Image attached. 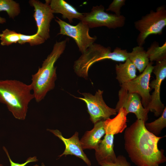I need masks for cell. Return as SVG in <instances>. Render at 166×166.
Here are the masks:
<instances>
[{
	"mask_svg": "<svg viewBox=\"0 0 166 166\" xmlns=\"http://www.w3.org/2000/svg\"><path fill=\"white\" fill-rule=\"evenodd\" d=\"M145 122L137 119L126 128L124 135V148L132 161L137 166H159L166 161L164 150L158 146L165 137L155 136L146 128Z\"/></svg>",
	"mask_w": 166,
	"mask_h": 166,
	"instance_id": "6da1fadb",
	"label": "cell"
},
{
	"mask_svg": "<svg viewBox=\"0 0 166 166\" xmlns=\"http://www.w3.org/2000/svg\"><path fill=\"white\" fill-rule=\"evenodd\" d=\"M30 85L15 80H0V102L5 104L14 117L24 120L29 103L34 98Z\"/></svg>",
	"mask_w": 166,
	"mask_h": 166,
	"instance_id": "7a4b0ae2",
	"label": "cell"
},
{
	"mask_svg": "<svg viewBox=\"0 0 166 166\" xmlns=\"http://www.w3.org/2000/svg\"><path fill=\"white\" fill-rule=\"evenodd\" d=\"M68 39L56 42L53 49L43 61L41 67L32 76L30 84L34 98L39 102L42 101L47 93L53 89L57 79L56 67L54 65L65 50Z\"/></svg>",
	"mask_w": 166,
	"mask_h": 166,
	"instance_id": "3957f363",
	"label": "cell"
},
{
	"mask_svg": "<svg viewBox=\"0 0 166 166\" xmlns=\"http://www.w3.org/2000/svg\"><path fill=\"white\" fill-rule=\"evenodd\" d=\"M166 26V9L164 5L159 6L156 11L152 10L134 22L135 28L139 32L136 39L138 46H143L149 35H161Z\"/></svg>",
	"mask_w": 166,
	"mask_h": 166,
	"instance_id": "277c9868",
	"label": "cell"
},
{
	"mask_svg": "<svg viewBox=\"0 0 166 166\" xmlns=\"http://www.w3.org/2000/svg\"><path fill=\"white\" fill-rule=\"evenodd\" d=\"M125 19L123 15L117 16L105 12L104 6L101 5L93 6L89 12L83 13L80 20L89 28L105 26L109 29H115L123 27Z\"/></svg>",
	"mask_w": 166,
	"mask_h": 166,
	"instance_id": "5b68a950",
	"label": "cell"
},
{
	"mask_svg": "<svg viewBox=\"0 0 166 166\" xmlns=\"http://www.w3.org/2000/svg\"><path fill=\"white\" fill-rule=\"evenodd\" d=\"M55 21L60 28L58 34L69 37L75 41L79 50L81 53L92 45L96 41L97 37H91L89 34V28L85 23L80 21L77 25H72L56 17Z\"/></svg>",
	"mask_w": 166,
	"mask_h": 166,
	"instance_id": "8992f818",
	"label": "cell"
},
{
	"mask_svg": "<svg viewBox=\"0 0 166 166\" xmlns=\"http://www.w3.org/2000/svg\"><path fill=\"white\" fill-rule=\"evenodd\" d=\"M103 93V90L98 89L94 95L89 93H80L84 97H76L85 102L90 120L94 124L99 121L109 118L111 116L117 114L115 109L109 107L104 101Z\"/></svg>",
	"mask_w": 166,
	"mask_h": 166,
	"instance_id": "52a82bcc",
	"label": "cell"
},
{
	"mask_svg": "<svg viewBox=\"0 0 166 166\" xmlns=\"http://www.w3.org/2000/svg\"><path fill=\"white\" fill-rule=\"evenodd\" d=\"M150 62L142 73L132 80L120 85L129 93L138 94L141 97L143 107L147 109L151 100L150 81L154 66Z\"/></svg>",
	"mask_w": 166,
	"mask_h": 166,
	"instance_id": "ba28073f",
	"label": "cell"
},
{
	"mask_svg": "<svg viewBox=\"0 0 166 166\" xmlns=\"http://www.w3.org/2000/svg\"><path fill=\"white\" fill-rule=\"evenodd\" d=\"M156 78L150 83V87L154 91L151 95V100L147 109L153 112L156 117L162 114L165 106L160 97V87L162 83L166 77V59L156 62L153 71Z\"/></svg>",
	"mask_w": 166,
	"mask_h": 166,
	"instance_id": "9c48e42d",
	"label": "cell"
},
{
	"mask_svg": "<svg viewBox=\"0 0 166 166\" xmlns=\"http://www.w3.org/2000/svg\"><path fill=\"white\" fill-rule=\"evenodd\" d=\"M119 100L115 109L118 112L120 109H124L127 113H134L137 119L144 121L148 120V109L143 106L141 98L137 94L129 93L125 89L121 87L118 93Z\"/></svg>",
	"mask_w": 166,
	"mask_h": 166,
	"instance_id": "30bf717a",
	"label": "cell"
},
{
	"mask_svg": "<svg viewBox=\"0 0 166 166\" xmlns=\"http://www.w3.org/2000/svg\"><path fill=\"white\" fill-rule=\"evenodd\" d=\"M29 3L34 9L33 16L37 27L36 33L46 41L49 38L50 23L54 18L48 0L43 3L38 0H31Z\"/></svg>",
	"mask_w": 166,
	"mask_h": 166,
	"instance_id": "8fae6325",
	"label": "cell"
},
{
	"mask_svg": "<svg viewBox=\"0 0 166 166\" xmlns=\"http://www.w3.org/2000/svg\"><path fill=\"white\" fill-rule=\"evenodd\" d=\"M105 135L95 150V158L98 164L114 162L117 156L113 149L114 135L120 133L117 129L106 128Z\"/></svg>",
	"mask_w": 166,
	"mask_h": 166,
	"instance_id": "7c38bea8",
	"label": "cell"
},
{
	"mask_svg": "<svg viewBox=\"0 0 166 166\" xmlns=\"http://www.w3.org/2000/svg\"><path fill=\"white\" fill-rule=\"evenodd\" d=\"M47 130L53 133L55 136L61 140L65 146L63 152L58 156L69 155H74L81 159L88 166H90V161L84 153L78 137V132H76L74 134L69 138L64 137L61 133L57 129H47Z\"/></svg>",
	"mask_w": 166,
	"mask_h": 166,
	"instance_id": "4fadbf2b",
	"label": "cell"
},
{
	"mask_svg": "<svg viewBox=\"0 0 166 166\" xmlns=\"http://www.w3.org/2000/svg\"><path fill=\"white\" fill-rule=\"evenodd\" d=\"M94 124L93 128L87 131L80 140L83 150L96 149L101 138L105 134L104 120L99 121Z\"/></svg>",
	"mask_w": 166,
	"mask_h": 166,
	"instance_id": "5bb4252c",
	"label": "cell"
},
{
	"mask_svg": "<svg viewBox=\"0 0 166 166\" xmlns=\"http://www.w3.org/2000/svg\"><path fill=\"white\" fill-rule=\"evenodd\" d=\"M50 8L53 13H59L64 19H67L70 23L74 19L80 20L83 13L78 12L73 6L64 0H48Z\"/></svg>",
	"mask_w": 166,
	"mask_h": 166,
	"instance_id": "9a60e30c",
	"label": "cell"
},
{
	"mask_svg": "<svg viewBox=\"0 0 166 166\" xmlns=\"http://www.w3.org/2000/svg\"><path fill=\"white\" fill-rule=\"evenodd\" d=\"M115 70L116 78L120 85L132 80L137 76L136 69L128 59L124 63L116 64Z\"/></svg>",
	"mask_w": 166,
	"mask_h": 166,
	"instance_id": "2e32d148",
	"label": "cell"
},
{
	"mask_svg": "<svg viewBox=\"0 0 166 166\" xmlns=\"http://www.w3.org/2000/svg\"><path fill=\"white\" fill-rule=\"evenodd\" d=\"M128 59L133 64L140 73L142 72L149 64V59L143 46L134 47L128 53Z\"/></svg>",
	"mask_w": 166,
	"mask_h": 166,
	"instance_id": "e0dca14e",
	"label": "cell"
},
{
	"mask_svg": "<svg viewBox=\"0 0 166 166\" xmlns=\"http://www.w3.org/2000/svg\"><path fill=\"white\" fill-rule=\"evenodd\" d=\"M146 52L150 62H156L166 59V42L159 46L158 43L154 42L148 48Z\"/></svg>",
	"mask_w": 166,
	"mask_h": 166,
	"instance_id": "ac0fdd59",
	"label": "cell"
},
{
	"mask_svg": "<svg viewBox=\"0 0 166 166\" xmlns=\"http://www.w3.org/2000/svg\"><path fill=\"white\" fill-rule=\"evenodd\" d=\"M144 125L146 129L154 135L157 136L160 134L162 129L166 127V107L158 119L150 123H145Z\"/></svg>",
	"mask_w": 166,
	"mask_h": 166,
	"instance_id": "d6986e66",
	"label": "cell"
},
{
	"mask_svg": "<svg viewBox=\"0 0 166 166\" xmlns=\"http://www.w3.org/2000/svg\"><path fill=\"white\" fill-rule=\"evenodd\" d=\"M6 11L9 16L14 19L20 13L18 3L12 0H0V12Z\"/></svg>",
	"mask_w": 166,
	"mask_h": 166,
	"instance_id": "ffe728a7",
	"label": "cell"
},
{
	"mask_svg": "<svg viewBox=\"0 0 166 166\" xmlns=\"http://www.w3.org/2000/svg\"><path fill=\"white\" fill-rule=\"evenodd\" d=\"M0 37L2 45L8 46L18 43L20 38V33L7 29L2 31L0 34Z\"/></svg>",
	"mask_w": 166,
	"mask_h": 166,
	"instance_id": "44dd1931",
	"label": "cell"
},
{
	"mask_svg": "<svg viewBox=\"0 0 166 166\" xmlns=\"http://www.w3.org/2000/svg\"><path fill=\"white\" fill-rule=\"evenodd\" d=\"M20 38L18 43L20 44L29 43L31 46L41 44L45 40L36 33L32 35H27L20 33Z\"/></svg>",
	"mask_w": 166,
	"mask_h": 166,
	"instance_id": "7402d4cb",
	"label": "cell"
},
{
	"mask_svg": "<svg viewBox=\"0 0 166 166\" xmlns=\"http://www.w3.org/2000/svg\"><path fill=\"white\" fill-rule=\"evenodd\" d=\"M128 53L126 49L117 47L112 52L111 60L118 62L125 61L128 59Z\"/></svg>",
	"mask_w": 166,
	"mask_h": 166,
	"instance_id": "603a6c76",
	"label": "cell"
},
{
	"mask_svg": "<svg viewBox=\"0 0 166 166\" xmlns=\"http://www.w3.org/2000/svg\"><path fill=\"white\" fill-rule=\"evenodd\" d=\"M125 0H113L110 3L106 11H111L113 12L117 16L121 15V9L125 4Z\"/></svg>",
	"mask_w": 166,
	"mask_h": 166,
	"instance_id": "cb8c5ba5",
	"label": "cell"
},
{
	"mask_svg": "<svg viewBox=\"0 0 166 166\" xmlns=\"http://www.w3.org/2000/svg\"><path fill=\"white\" fill-rule=\"evenodd\" d=\"M101 166H131L125 157L120 155L117 157L115 161L111 163H101L99 164Z\"/></svg>",
	"mask_w": 166,
	"mask_h": 166,
	"instance_id": "d4e9b609",
	"label": "cell"
},
{
	"mask_svg": "<svg viewBox=\"0 0 166 166\" xmlns=\"http://www.w3.org/2000/svg\"><path fill=\"white\" fill-rule=\"evenodd\" d=\"M3 148L9 159L10 166H26L28 163H29L35 162L38 161V159L37 158V157L34 156L33 157H30L28 158L26 160V162L23 163L19 164L14 163L11 160L9 155L8 151L6 148L4 146L3 147Z\"/></svg>",
	"mask_w": 166,
	"mask_h": 166,
	"instance_id": "484cf974",
	"label": "cell"
},
{
	"mask_svg": "<svg viewBox=\"0 0 166 166\" xmlns=\"http://www.w3.org/2000/svg\"><path fill=\"white\" fill-rule=\"evenodd\" d=\"M6 19L4 18L1 17L0 16V23H4L6 22Z\"/></svg>",
	"mask_w": 166,
	"mask_h": 166,
	"instance_id": "4316f807",
	"label": "cell"
},
{
	"mask_svg": "<svg viewBox=\"0 0 166 166\" xmlns=\"http://www.w3.org/2000/svg\"><path fill=\"white\" fill-rule=\"evenodd\" d=\"M33 166H39L37 164H36L35 165H34ZM41 166H45L44 165V164L43 163H42Z\"/></svg>",
	"mask_w": 166,
	"mask_h": 166,
	"instance_id": "83f0119b",
	"label": "cell"
},
{
	"mask_svg": "<svg viewBox=\"0 0 166 166\" xmlns=\"http://www.w3.org/2000/svg\"><path fill=\"white\" fill-rule=\"evenodd\" d=\"M0 166H4L2 164H0Z\"/></svg>",
	"mask_w": 166,
	"mask_h": 166,
	"instance_id": "f1b7e54d",
	"label": "cell"
}]
</instances>
